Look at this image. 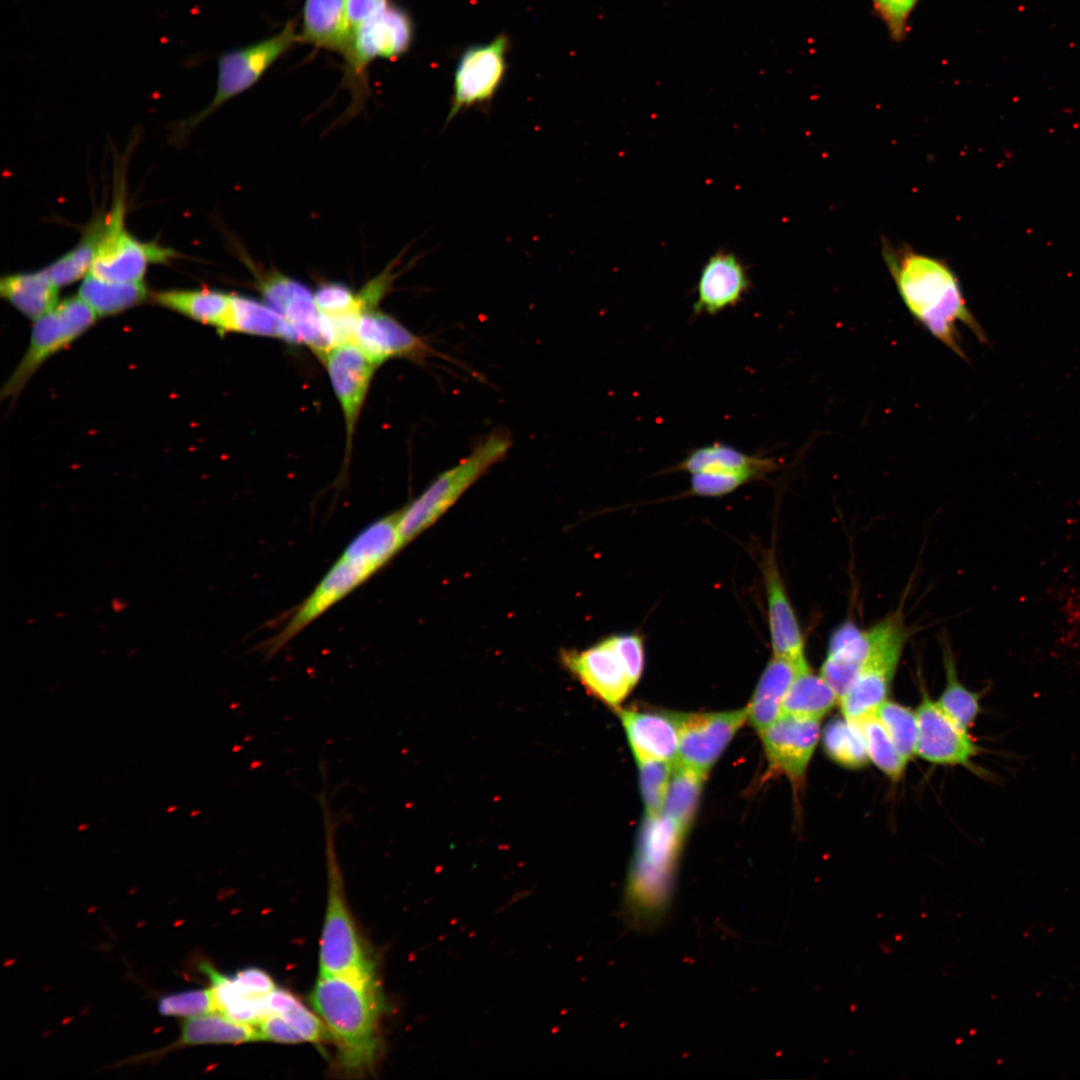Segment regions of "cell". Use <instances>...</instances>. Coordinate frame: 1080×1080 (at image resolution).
Segmentation results:
<instances>
[{"mask_svg": "<svg viewBox=\"0 0 1080 1080\" xmlns=\"http://www.w3.org/2000/svg\"><path fill=\"white\" fill-rule=\"evenodd\" d=\"M561 662L587 691L614 708L638 683L614 635L584 650H563Z\"/></svg>", "mask_w": 1080, "mask_h": 1080, "instance_id": "cell-12", "label": "cell"}, {"mask_svg": "<svg viewBox=\"0 0 1080 1080\" xmlns=\"http://www.w3.org/2000/svg\"><path fill=\"white\" fill-rule=\"evenodd\" d=\"M748 717V705L725 712L681 713L676 762L706 776Z\"/></svg>", "mask_w": 1080, "mask_h": 1080, "instance_id": "cell-14", "label": "cell"}, {"mask_svg": "<svg viewBox=\"0 0 1080 1080\" xmlns=\"http://www.w3.org/2000/svg\"><path fill=\"white\" fill-rule=\"evenodd\" d=\"M759 735L770 771L800 788L819 740L820 720L782 714Z\"/></svg>", "mask_w": 1080, "mask_h": 1080, "instance_id": "cell-15", "label": "cell"}, {"mask_svg": "<svg viewBox=\"0 0 1080 1080\" xmlns=\"http://www.w3.org/2000/svg\"><path fill=\"white\" fill-rule=\"evenodd\" d=\"M512 445L503 431L481 439L469 455L440 473L411 503L398 511L403 546L433 525L494 464L502 461Z\"/></svg>", "mask_w": 1080, "mask_h": 1080, "instance_id": "cell-6", "label": "cell"}, {"mask_svg": "<svg viewBox=\"0 0 1080 1080\" xmlns=\"http://www.w3.org/2000/svg\"><path fill=\"white\" fill-rule=\"evenodd\" d=\"M98 316L79 297H70L35 320L29 347L8 381L2 394L15 397L34 372L50 356L84 333Z\"/></svg>", "mask_w": 1080, "mask_h": 1080, "instance_id": "cell-11", "label": "cell"}, {"mask_svg": "<svg viewBox=\"0 0 1080 1080\" xmlns=\"http://www.w3.org/2000/svg\"><path fill=\"white\" fill-rule=\"evenodd\" d=\"M385 0H346V15L352 32L368 20Z\"/></svg>", "mask_w": 1080, "mask_h": 1080, "instance_id": "cell-48", "label": "cell"}, {"mask_svg": "<svg viewBox=\"0 0 1080 1080\" xmlns=\"http://www.w3.org/2000/svg\"><path fill=\"white\" fill-rule=\"evenodd\" d=\"M873 644L859 675L839 700L843 716L860 722L887 700L910 631L900 611L872 626Z\"/></svg>", "mask_w": 1080, "mask_h": 1080, "instance_id": "cell-7", "label": "cell"}, {"mask_svg": "<svg viewBox=\"0 0 1080 1080\" xmlns=\"http://www.w3.org/2000/svg\"><path fill=\"white\" fill-rule=\"evenodd\" d=\"M836 704L839 698L834 690L808 664L795 676L784 698L782 714L821 720Z\"/></svg>", "mask_w": 1080, "mask_h": 1080, "instance_id": "cell-31", "label": "cell"}, {"mask_svg": "<svg viewBox=\"0 0 1080 1080\" xmlns=\"http://www.w3.org/2000/svg\"><path fill=\"white\" fill-rule=\"evenodd\" d=\"M404 547L398 513L364 527L344 548L311 593L293 608L285 622L261 647L273 657L309 624L383 568Z\"/></svg>", "mask_w": 1080, "mask_h": 1080, "instance_id": "cell-2", "label": "cell"}, {"mask_svg": "<svg viewBox=\"0 0 1080 1080\" xmlns=\"http://www.w3.org/2000/svg\"><path fill=\"white\" fill-rule=\"evenodd\" d=\"M258 284L264 302L286 320L300 343L309 346L323 359L331 349L323 334L314 293L301 282L279 272L262 275Z\"/></svg>", "mask_w": 1080, "mask_h": 1080, "instance_id": "cell-16", "label": "cell"}, {"mask_svg": "<svg viewBox=\"0 0 1080 1080\" xmlns=\"http://www.w3.org/2000/svg\"><path fill=\"white\" fill-rule=\"evenodd\" d=\"M58 289L43 270L10 274L0 280L1 296L32 320L57 306Z\"/></svg>", "mask_w": 1080, "mask_h": 1080, "instance_id": "cell-29", "label": "cell"}, {"mask_svg": "<svg viewBox=\"0 0 1080 1080\" xmlns=\"http://www.w3.org/2000/svg\"><path fill=\"white\" fill-rule=\"evenodd\" d=\"M808 662L773 656L763 670L755 687L749 707L748 720L760 733L782 714L784 698L799 670Z\"/></svg>", "mask_w": 1080, "mask_h": 1080, "instance_id": "cell-26", "label": "cell"}, {"mask_svg": "<svg viewBox=\"0 0 1080 1080\" xmlns=\"http://www.w3.org/2000/svg\"><path fill=\"white\" fill-rule=\"evenodd\" d=\"M688 832L660 813L646 815L624 891L626 919L636 928H649L667 911L674 889L676 868Z\"/></svg>", "mask_w": 1080, "mask_h": 1080, "instance_id": "cell-4", "label": "cell"}, {"mask_svg": "<svg viewBox=\"0 0 1080 1080\" xmlns=\"http://www.w3.org/2000/svg\"><path fill=\"white\" fill-rule=\"evenodd\" d=\"M509 39L501 33L491 42L468 47L454 74L450 122L461 110L490 101L501 86L507 68Z\"/></svg>", "mask_w": 1080, "mask_h": 1080, "instance_id": "cell-13", "label": "cell"}, {"mask_svg": "<svg viewBox=\"0 0 1080 1080\" xmlns=\"http://www.w3.org/2000/svg\"><path fill=\"white\" fill-rule=\"evenodd\" d=\"M305 1041L322 1043L331 1039L330 1033L322 1021L310 1011L297 997H293L278 1013Z\"/></svg>", "mask_w": 1080, "mask_h": 1080, "instance_id": "cell-45", "label": "cell"}, {"mask_svg": "<svg viewBox=\"0 0 1080 1080\" xmlns=\"http://www.w3.org/2000/svg\"><path fill=\"white\" fill-rule=\"evenodd\" d=\"M413 40V23L408 13L385 0L379 9L351 34L344 53L345 82L354 99L366 91L368 66L376 59H395L405 54Z\"/></svg>", "mask_w": 1080, "mask_h": 1080, "instance_id": "cell-8", "label": "cell"}, {"mask_svg": "<svg viewBox=\"0 0 1080 1080\" xmlns=\"http://www.w3.org/2000/svg\"><path fill=\"white\" fill-rule=\"evenodd\" d=\"M228 331L300 343L295 331L277 311L266 303L242 295H230V307L222 332Z\"/></svg>", "mask_w": 1080, "mask_h": 1080, "instance_id": "cell-28", "label": "cell"}, {"mask_svg": "<svg viewBox=\"0 0 1080 1080\" xmlns=\"http://www.w3.org/2000/svg\"><path fill=\"white\" fill-rule=\"evenodd\" d=\"M261 1039L279 1043H300L303 1037L279 1014L270 1013L256 1025Z\"/></svg>", "mask_w": 1080, "mask_h": 1080, "instance_id": "cell-46", "label": "cell"}, {"mask_svg": "<svg viewBox=\"0 0 1080 1080\" xmlns=\"http://www.w3.org/2000/svg\"><path fill=\"white\" fill-rule=\"evenodd\" d=\"M230 295L210 289L168 290L154 294L153 298L160 306L222 332L230 307Z\"/></svg>", "mask_w": 1080, "mask_h": 1080, "instance_id": "cell-30", "label": "cell"}, {"mask_svg": "<svg viewBox=\"0 0 1080 1080\" xmlns=\"http://www.w3.org/2000/svg\"><path fill=\"white\" fill-rule=\"evenodd\" d=\"M873 644L872 626L860 628L846 620L831 634L820 675L834 690L839 700L856 680Z\"/></svg>", "mask_w": 1080, "mask_h": 1080, "instance_id": "cell-23", "label": "cell"}, {"mask_svg": "<svg viewBox=\"0 0 1080 1080\" xmlns=\"http://www.w3.org/2000/svg\"><path fill=\"white\" fill-rule=\"evenodd\" d=\"M200 969L210 980L217 1012L238 1022L254 1026L269 1014L264 996H254L244 992L232 976L220 973L209 963H202Z\"/></svg>", "mask_w": 1080, "mask_h": 1080, "instance_id": "cell-32", "label": "cell"}, {"mask_svg": "<svg viewBox=\"0 0 1080 1080\" xmlns=\"http://www.w3.org/2000/svg\"><path fill=\"white\" fill-rule=\"evenodd\" d=\"M232 977L236 984L250 995L265 996L276 988L271 976L259 968H245Z\"/></svg>", "mask_w": 1080, "mask_h": 1080, "instance_id": "cell-47", "label": "cell"}, {"mask_svg": "<svg viewBox=\"0 0 1080 1080\" xmlns=\"http://www.w3.org/2000/svg\"><path fill=\"white\" fill-rule=\"evenodd\" d=\"M888 733L902 758L908 762L916 755L918 721L916 711L885 700L874 714Z\"/></svg>", "mask_w": 1080, "mask_h": 1080, "instance_id": "cell-38", "label": "cell"}, {"mask_svg": "<svg viewBox=\"0 0 1080 1080\" xmlns=\"http://www.w3.org/2000/svg\"><path fill=\"white\" fill-rule=\"evenodd\" d=\"M881 253L897 292L912 318L932 337L966 360L959 325L981 342L987 337L967 306L960 280L943 258L882 238Z\"/></svg>", "mask_w": 1080, "mask_h": 1080, "instance_id": "cell-1", "label": "cell"}, {"mask_svg": "<svg viewBox=\"0 0 1080 1080\" xmlns=\"http://www.w3.org/2000/svg\"><path fill=\"white\" fill-rule=\"evenodd\" d=\"M310 1002L337 1046L342 1069L358 1076L371 1071L380 1049L379 984L319 975Z\"/></svg>", "mask_w": 1080, "mask_h": 1080, "instance_id": "cell-3", "label": "cell"}, {"mask_svg": "<svg viewBox=\"0 0 1080 1080\" xmlns=\"http://www.w3.org/2000/svg\"><path fill=\"white\" fill-rule=\"evenodd\" d=\"M124 204L120 196L109 215L90 270L93 276L112 282H142L151 263H164L175 252L153 242H142L124 225Z\"/></svg>", "mask_w": 1080, "mask_h": 1080, "instance_id": "cell-10", "label": "cell"}, {"mask_svg": "<svg viewBox=\"0 0 1080 1080\" xmlns=\"http://www.w3.org/2000/svg\"><path fill=\"white\" fill-rule=\"evenodd\" d=\"M823 748L838 765L859 769L868 764L869 756L861 724L843 718L830 721L823 731Z\"/></svg>", "mask_w": 1080, "mask_h": 1080, "instance_id": "cell-35", "label": "cell"}, {"mask_svg": "<svg viewBox=\"0 0 1080 1080\" xmlns=\"http://www.w3.org/2000/svg\"><path fill=\"white\" fill-rule=\"evenodd\" d=\"M706 776L674 762V769L661 813L686 832L694 820Z\"/></svg>", "mask_w": 1080, "mask_h": 1080, "instance_id": "cell-36", "label": "cell"}, {"mask_svg": "<svg viewBox=\"0 0 1080 1080\" xmlns=\"http://www.w3.org/2000/svg\"><path fill=\"white\" fill-rule=\"evenodd\" d=\"M752 286L746 265L733 252L719 249L702 266L695 287V316H714L737 306Z\"/></svg>", "mask_w": 1080, "mask_h": 1080, "instance_id": "cell-18", "label": "cell"}, {"mask_svg": "<svg viewBox=\"0 0 1080 1080\" xmlns=\"http://www.w3.org/2000/svg\"><path fill=\"white\" fill-rule=\"evenodd\" d=\"M354 342L375 366L394 357L421 359L430 352L423 339L396 319L371 310L361 314Z\"/></svg>", "mask_w": 1080, "mask_h": 1080, "instance_id": "cell-21", "label": "cell"}, {"mask_svg": "<svg viewBox=\"0 0 1080 1080\" xmlns=\"http://www.w3.org/2000/svg\"><path fill=\"white\" fill-rule=\"evenodd\" d=\"M618 712L636 761L677 760L681 713L632 709Z\"/></svg>", "mask_w": 1080, "mask_h": 1080, "instance_id": "cell-22", "label": "cell"}, {"mask_svg": "<svg viewBox=\"0 0 1080 1080\" xmlns=\"http://www.w3.org/2000/svg\"><path fill=\"white\" fill-rule=\"evenodd\" d=\"M157 1010L161 1016L192 1018L215 1012L211 988L190 989L159 998Z\"/></svg>", "mask_w": 1080, "mask_h": 1080, "instance_id": "cell-41", "label": "cell"}, {"mask_svg": "<svg viewBox=\"0 0 1080 1080\" xmlns=\"http://www.w3.org/2000/svg\"><path fill=\"white\" fill-rule=\"evenodd\" d=\"M762 573L773 656L804 664L805 638L773 553L764 559Z\"/></svg>", "mask_w": 1080, "mask_h": 1080, "instance_id": "cell-20", "label": "cell"}, {"mask_svg": "<svg viewBox=\"0 0 1080 1080\" xmlns=\"http://www.w3.org/2000/svg\"><path fill=\"white\" fill-rule=\"evenodd\" d=\"M318 311L324 315H340L350 312L363 313L370 310L361 292L355 293L348 286L329 282L314 292Z\"/></svg>", "mask_w": 1080, "mask_h": 1080, "instance_id": "cell-42", "label": "cell"}, {"mask_svg": "<svg viewBox=\"0 0 1080 1080\" xmlns=\"http://www.w3.org/2000/svg\"><path fill=\"white\" fill-rule=\"evenodd\" d=\"M639 781L646 815L661 813L672 777L674 762L647 759L639 760Z\"/></svg>", "mask_w": 1080, "mask_h": 1080, "instance_id": "cell-40", "label": "cell"}, {"mask_svg": "<svg viewBox=\"0 0 1080 1080\" xmlns=\"http://www.w3.org/2000/svg\"><path fill=\"white\" fill-rule=\"evenodd\" d=\"M78 296L98 317H102L141 304L148 297V290L143 281L112 282L88 273L80 285Z\"/></svg>", "mask_w": 1080, "mask_h": 1080, "instance_id": "cell-33", "label": "cell"}, {"mask_svg": "<svg viewBox=\"0 0 1080 1080\" xmlns=\"http://www.w3.org/2000/svg\"><path fill=\"white\" fill-rule=\"evenodd\" d=\"M918 742L916 754L940 765H961L973 769L972 758L980 748L965 729L924 692L916 709Z\"/></svg>", "mask_w": 1080, "mask_h": 1080, "instance_id": "cell-17", "label": "cell"}, {"mask_svg": "<svg viewBox=\"0 0 1080 1080\" xmlns=\"http://www.w3.org/2000/svg\"><path fill=\"white\" fill-rule=\"evenodd\" d=\"M755 480L752 475L745 473L700 472L691 474L688 493L701 497H720Z\"/></svg>", "mask_w": 1080, "mask_h": 1080, "instance_id": "cell-44", "label": "cell"}, {"mask_svg": "<svg viewBox=\"0 0 1080 1080\" xmlns=\"http://www.w3.org/2000/svg\"><path fill=\"white\" fill-rule=\"evenodd\" d=\"M262 1040L256 1026L238 1022L220 1012H210L188 1018L181 1026L178 1039L160 1054L182 1047L204 1044H237Z\"/></svg>", "mask_w": 1080, "mask_h": 1080, "instance_id": "cell-27", "label": "cell"}, {"mask_svg": "<svg viewBox=\"0 0 1080 1080\" xmlns=\"http://www.w3.org/2000/svg\"><path fill=\"white\" fill-rule=\"evenodd\" d=\"M866 741L869 760L890 779L897 781L907 762L902 758L883 725L873 714L859 722Z\"/></svg>", "mask_w": 1080, "mask_h": 1080, "instance_id": "cell-39", "label": "cell"}, {"mask_svg": "<svg viewBox=\"0 0 1080 1080\" xmlns=\"http://www.w3.org/2000/svg\"><path fill=\"white\" fill-rule=\"evenodd\" d=\"M321 806L327 868V905L322 927L319 971L322 976H342L378 984L375 961L353 920L345 897L344 880L338 861L335 835L345 812L331 810L326 791L315 796Z\"/></svg>", "mask_w": 1080, "mask_h": 1080, "instance_id": "cell-5", "label": "cell"}, {"mask_svg": "<svg viewBox=\"0 0 1080 1080\" xmlns=\"http://www.w3.org/2000/svg\"><path fill=\"white\" fill-rule=\"evenodd\" d=\"M874 14L884 24L895 42L905 40L910 29V17L920 0H870Z\"/></svg>", "mask_w": 1080, "mask_h": 1080, "instance_id": "cell-43", "label": "cell"}, {"mask_svg": "<svg viewBox=\"0 0 1080 1080\" xmlns=\"http://www.w3.org/2000/svg\"><path fill=\"white\" fill-rule=\"evenodd\" d=\"M105 218H96L87 227L81 240L68 252L47 265L43 270L46 276L57 286L69 285L84 278L91 270Z\"/></svg>", "mask_w": 1080, "mask_h": 1080, "instance_id": "cell-34", "label": "cell"}, {"mask_svg": "<svg viewBox=\"0 0 1080 1080\" xmlns=\"http://www.w3.org/2000/svg\"><path fill=\"white\" fill-rule=\"evenodd\" d=\"M323 360L326 362L332 387L343 411L347 449H349L360 410L377 366L368 360L354 341L334 347Z\"/></svg>", "mask_w": 1080, "mask_h": 1080, "instance_id": "cell-19", "label": "cell"}, {"mask_svg": "<svg viewBox=\"0 0 1080 1080\" xmlns=\"http://www.w3.org/2000/svg\"><path fill=\"white\" fill-rule=\"evenodd\" d=\"M943 660L946 684L937 703L958 724L969 729L982 711V694L969 690L960 682L950 647L943 646Z\"/></svg>", "mask_w": 1080, "mask_h": 1080, "instance_id": "cell-37", "label": "cell"}, {"mask_svg": "<svg viewBox=\"0 0 1080 1080\" xmlns=\"http://www.w3.org/2000/svg\"><path fill=\"white\" fill-rule=\"evenodd\" d=\"M298 41L296 24L289 20L273 36L220 54L217 59L214 97L201 112L189 120V126L199 124L221 105L250 89Z\"/></svg>", "mask_w": 1080, "mask_h": 1080, "instance_id": "cell-9", "label": "cell"}, {"mask_svg": "<svg viewBox=\"0 0 1080 1080\" xmlns=\"http://www.w3.org/2000/svg\"><path fill=\"white\" fill-rule=\"evenodd\" d=\"M779 467L773 457L748 454L729 444L714 442L690 450L673 470L690 474L745 473L762 480Z\"/></svg>", "mask_w": 1080, "mask_h": 1080, "instance_id": "cell-24", "label": "cell"}, {"mask_svg": "<svg viewBox=\"0 0 1080 1080\" xmlns=\"http://www.w3.org/2000/svg\"><path fill=\"white\" fill-rule=\"evenodd\" d=\"M350 39L346 0H305L300 42L344 55Z\"/></svg>", "mask_w": 1080, "mask_h": 1080, "instance_id": "cell-25", "label": "cell"}]
</instances>
